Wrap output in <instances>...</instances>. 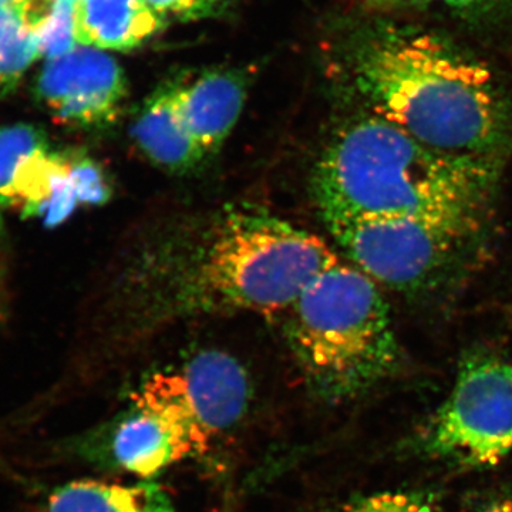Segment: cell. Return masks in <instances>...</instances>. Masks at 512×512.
Masks as SVG:
<instances>
[{
    "label": "cell",
    "mask_w": 512,
    "mask_h": 512,
    "mask_svg": "<svg viewBox=\"0 0 512 512\" xmlns=\"http://www.w3.org/2000/svg\"><path fill=\"white\" fill-rule=\"evenodd\" d=\"M46 512H180L160 484H113L97 480L70 481L57 487Z\"/></svg>",
    "instance_id": "13"
},
{
    "label": "cell",
    "mask_w": 512,
    "mask_h": 512,
    "mask_svg": "<svg viewBox=\"0 0 512 512\" xmlns=\"http://www.w3.org/2000/svg\"><path fill=\"white\" fill-rule=\"evenodd\" d=\"M165 22L144 0H83L76 5L77 42L104 52L136 49Z\"/></svg>",
    "instance_id": "12"
},
{
    "label": "cell",
    "mask_w": 512,
    "mask_h": 512,
    "mask_svg": "<svg viewBox=\"0 0 512 512\" xmlns=\"http://www.w3.org/2000/svg\"><path fill=\"white\" fill-rule=\"evenodd\" d=\"M251 383L247 370L221 350H202L141 382L131 403L153 407L184 423L202 453L234 429L248 412Z\"/></svg>",
    "instance_id": "7"
},
{
    "label": "cell",
    "mask_w": 512,
    "mask_h": 512,
    "mask_svg": "<svg viewBox=\"0 0 512 512\" xmlns=\"http://www.w3.org/2000/svg\"><path fill=\"white\" fill-rule=\"evenodd\" d=\"M39 57L36 37L18 8L0 5V100L18 89Z\"/></svg>",
    "instance_id": "14"
},
{
    "label": "cell",
    "mask_w": 512,
    "mask_h": 512,
    "mask_svg": "<svg viewBox=\"0 0 512 512\" xmlns=\"http://www.w3.org/2000/svg\"><path fill=\"white\" fill-rule=\"evenodd\" d=\"M345 57L353 89L373 114L427 146L490 157L510 136L500 79L450 37L377 20L353 36Z\"/></svg>",
    "instance_id": "1"
},
{
    "label": "cell",
    "mask_w": 512,
    "mask_h": 512,
    "mask_svg": "<svg viewBox=\"0 0 512 512\" xmlns=\"http://www.w3.org/2000/svg\"><path fill=\"white\" fill-rule=\"evenodd\" d=\"M476 512H512V490L497 495L493 500L481 505Z\"/></svg>",
    "instance_id": "19"
},
{
    "label": "cell",
    "mask_w": 512,
    "mask_h": 512,
    "mask_svg": "<svg viewBox=\"0 0 512 512\" xmlns=\"http://www.w3.org/2000/svg\"><path fill=\"white\" fill-rule=\"evenodd\" d=\"M325 224L360 271L400 291L433 284L481 225L417 218H342Z\"/></svg>",
    "instance_id": "6"
},
{
    "label": "cell",
    "mask_w": 512,
    "mask_h": 512,
    "mask_svg": "<svg viewBox=\"0 0 512 512\" xmlns=\"http://www.w3.org/2000/svg\"><path fill=\"white\" fill-rule=\"evenodd\" d=\"M19 0H0V5H16Z\"/></svg>",
    "instance_id": "20"
},
{
    "label": "cell",
    "mask_w": 512,
    "mask_h": 512,
    "mask_svg": "<svg viewBox=\"0 0 512 512\" xmlns=\"http://www.w3.org/2000/svg\"><path fill=\"white\" fill-rule=\"evenodd\" d=\"M247 93V76L235 69L207 70L192 82H178V109L205 157L217 153L237 126Z\"/></svg>",
    "instance_id": "10"
},
{
    "label": "cell",
    "mask_w": 512,
    "mask_h": 512,
    "mask_svg": "<svg viewBox=\"0 0 512 512\" xmlns=\"http://www.w3.org/2000/svg\"><path fill=\"white\" fill-rule=\"evenodd\" d=\"M427 2L440 3L448 9L468 16L490 15L512 6V0H427Z\"/></svg>",
    "instance_id": "18"
},
{
    "label": "cell",
    "mask_w": 512,
    "mask_h": 512,
    "mask_svg": "<svg viewBox=\"0 0 512 512\" xmlns=\"http://www.w3.org/2000/svg\"><path fill=\"white\" fill-rule=\"evenodd\" d=\"M178 82H167L148 97L134 123L133 134L144 156L173 173L197 167L205 158L185 126L177 103Z\"/></svg>",
    "instance_id": "11"
},
{
    "label": "cell",
    "mask_w": 512,
    "mask_h": 512,
    "mask_svg": "<svg viewBox=\"0 0 512 512\" xmlns=\"http://www.w3.org/2000/svg\"><path fill=\"white\" fill-rule=\"evenodd\" d=\"M330 512H430V507L423 494L383 491L355 498Z\"/></svg>",
    "instance_id": "16"
},
{
    "label": "cell",
    "mask_w": 512,
    "mask_h": 512,
    "mask_svg": "<svg viewBox=\"0 0 512 512\" xmlns=\"http://www.w3.org/2000/svg\"><path fill=\"white\" fill-rule=\"evenodd\" d=\"M497 181L491 157L448 153L382 117L350 123L313 174L323 221L417 218L481 224Z\"/></svg>",
    "instance_id": "2"
},
{
    "label": "cell",
    "mask_w": 512,
    "mask_h": 512,
    "mask_svg": "<svg viewBox=\"0 0 512 512\" xmlns=\"http://www.w3.org/2000/svg\"><path fill=\"white\" fill-rule=\"evenodd\" d=\"M109 453L117 466L146 480L185 458L204 454L184 423L136 403H131L130 412L111 431Z\"/></svg>",
    "instance_id": "9"
},
{
    "label": "cell",
    "mask_w": 512,
    "mask_h": 512,
    "mask_svg": "<svg viewBox=\"0 0 512 512\" xmlns=\"http://www.w3.org/2000/svg\"><path fill=\"white\" fill-rule=\"evenodd\" d=\"M282 315L306 382L328 403L363 396L399 372L403 353L375 279L340 259Z\"/></svg>",
    "instance_id": "4"
},
{
    "label": "cell",
    "mask_w": 512,
    "mask_h": 512,
    "mask_svg": "<svg viewBox=\"0 0 512 512\" xmlns=\"http://www.w3.org/2000/svg\"><path fill=\"white\" fill-rule=\"evenodd\" d=\"M49 148L45 131L35 124L0 127V210L12 208L13 187L20 173Z\"/></svg>",
    "instance_id": "15"
},
{
    "label": "cell",
    "mask_w": 512,
    "mask_h": 512,
    "mask_svg": "<svg viewBox=\"0 0 512 512\" xmlns=\"http://www.w3.org/2000/svg\"><path fill=\"white\" fill-rule=\"evenodd\" d=\"M0 211H2V210H0ZM0 225H2V222H0Z\"/></svg>",
    "instance_id": "23"
},
{
    "label": "cell",
    "mask_w": 512,
    "mask_h": 512,
    "mask_svg": "<svg viewBox=\"0 0 512 512\" xmlns=\"http://www.w3.org/2000/svg\"><path fill=\"white\" fill-rule=\"evenodd\" d=\"M421 456L448 466L493 468L512 453V362L468 356L453 389L414 439Z\"/></svg>",
    "instance_id": "5"
},
{
    "label": "cell",
    "mask_w": 512,
    "mask_h": 512,
    "mask_svg": "<svg viewBox=\"0 0 512 512\" xmlns=\"http://www.w3.org/2000/svg\"><path fill=\"white\" fill-rule=\"evenodd\" d=\"M32 92L55 123L96 128L120 116L128 84L123 67L109 53L79 45L59 59L46 60Z\"/></svg>",
    "instance_id": "8"
},
{
    "label": "cell",
    "mask_w": 512,
    "mask_h": 512,
    "mask_svg": "<svg viewBox=\"0 0 512 512\" xmlns=\"http://www.w3.org/2000/svg\"><path fill=\"white\" fill-rule=\"evenodd\" d=\"M164 19L174 18L190 22L215 18L228 8L229 0H144Z\"/></svg>",
    "instance_id": "17"
},
{
    "label": "cell",
    "mask_w": 512,
    "mask_h": 512,
    "mask_svg": "<svg viewBox=\"0 0 512 512\" xmlns=\"http://www.w3.org/2000/svg\"><path fill=\"white\" fill-rule=\"evenodd\" d=\"M370 2H375V3H390V2H399V0H370Z\"/></svg>",
    "instance_id": "21"
},
{
    "label": "cell",
    "mask_w": 512,
    "mask_h": 512,
    "mask_svg": "<svg viewBox=\"0 0 512 512\" xmlns=\"http://www.w3.org/2000/svg\"><path fill=\"white\" fill-rule=\"evenodd\" d=\"M204 239L167 286L180 315L284 313L339 261L325 241L264 211L228 212Z\"/></svg>",
    "instance_id": "3"
},
{
    "label": "cell",
    "mask_w": 512,
    "mask_h": 512,
    "mask_svg": "<svg viewBox=\"0 0 512 512\" xmlns=\"http://www.w3.org/2000/svg\"><path fill=\"white\" fill-rule=\"evenodd\" d=\"M66 2L73 3V5H79V3L83 2V0H66Z\"/></svg>",
    "instance_id": "22"
}]
</instances>
